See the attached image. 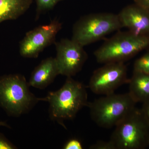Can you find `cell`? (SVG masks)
<instances>
[{"mask_svg":"<svg viewBox=\"0 0 149 149\" xmlns=\"http://www.w3.org/2000/svg\"><path fill=\"white\" fill-rule=\"evenodd\" d=\"M42 101L49 104V116L65 128L64 121L72 120L78 112L88 105V94L83 83L67 77L60 89L48 93Z\"/></svg>","mask_w":149,"mask_h":149,"instance_id":"obj_1","label":"cell"},{"mask_svg":"<svg viewBox=\"0 0 149 149\" xmlns=\"http://www.w3.org/2000/svg\"><path fill=\"white\" fill-rule=\"evenodd\" d=\"M23 75L10 74L0 77V106L10 116L19 117L28 113L42 98L36 97L29 90Z\"/></svg>","mask_w":149,"mask_h":149,"instance_id":"obj_2","label":"cell"},{"mask_svg":"<svg viewBox=\"0 0 149 149\" xmlns=\"http://www.w3.org/2000/svg\"><path fill=\"white\" fill-rule=\"evenodd\" d=\"M137 103L129 93H112L88 103L92 120L100 127H115L136 107Z\"/></svg>","mask_w":149,"mask_h":149,"instance_id":"obj_3","label":"cell"},{"mask_svg":"<svg viewBox=\"0 0 149 149\" xmlns=\"http://www.w3.org/2000/svg\"><path fill=\"white\" fill-rule=\"evenodd\" d=\"M148 47L149 36L136 35L130 31L119 32L106 40L94 55L99 63L124 62Z\"/></svg>","mask_w":149,"mask_h":149,"instance_id":"obj_4","label":"cell"},{"mask_svg":"<svg viewBox=\"0 0 149 149\" xmlns=\"http://www.w3.org/2000/svg\"><path fill=\"white\" fill-rule=\"evenodd\" d=\"M121 28L118 14H90L80 17L74 23L71 39L84 47L102 40Z\"/></svg>","mask_w":149,"mask_h":149,"instance_id":"obj_5","label":"cell"},{"mask_svg":"<svg viewBox=\"0 0 149 149\" xmlns=\"http://www.w3.org/2000/svg\"><path fill=\"white\" fill-rule=\"evenodd\" d=\"M149 139V125L136 107L116 125L110 140L116 149H143Z\"/></svg>","mask_w":149,"mask_h":149,"instance_id":"obj_6","label":"cell"},{"mask_svg":"<svg viewBox=\"0 0 149 149\" xmlns=\"http://www.w3.org/2000/svg\"><path fill=\"white\" fill-rule=\"evenodd\" d=\"M129 79L124 62L109 63L93 72L88 86L95 94L106 95L114 93L121 85L128 84Z\"/></svg>","mask_w":149,"mask_h":149,"instance_id":"obj_7","label":"cell"},{"mask_svg":"<svg viewBox=\"0 0 149 149\" xmlns=\"http://www.w3.org/2000/svg\"><path fill=\"white\" fill-rule=\"evenodd\" d=\"M62 27L61 22L55 19L49 24L27 32L19 42L20 55L26 58H37L46 47L55 43L56 36Z\"/></svg>","mask_w":149,"mask_h":149,"instance_id":"obj_8","label":"cell"},{"mask_svg":"<svg viewBox=\"0 0 149 149\" xmlns=\"http://www.w3.org/2000/svg\"><path fill=\"white\" fill-rule=\"evenodd\" d=\"M54 44L60 74L72 77L81 71L88 58L84 47L72 39H62Z\"/></svg>","mask_w":149,"mask_h":149,"instance_id":"obj_9","label":"cell"},{"mask_svg":"<svg viewBox=\"0 0 149 149\" xmlns=\"http://www.w3.org/2000/svg\"><path fill=\"white\" fill-rule=\"evenodd\" d=\"M122 27L138 35L149 36V12L135 4L126 6L118 14Z\"/></svg>","mask_w":149,"mask_h":149,"instance_id":"obj_10","label":"cell"},{"mask_svg":"<svg viewBox=\"0 0 149 149\" xmlns=\"http://www.w3.org/2000/svg\"><path fill=\"white\" fill-rule=\"evenodd\" d=\"M59 74L55 58H47L42 61L33 70L28 83L30 86L42 90L52 84Z\"/></svg>","mask_w":149,"mask_h":149,"instance_id":"obj_11","label":"cell"},{"mask_svg":"<svg viewBox=\"0 0 149 149\" xmlns=\"http://www.w3.org/2000/svg\"><path fill=\"white\" fill-rule=\"evenodd\" d=\"M128 84V93L136 102H149V74L133 71Z\"/></svg>","mask_w":149,"mask_h":149,"instance_id":"obj_12","label":"cell"},{"mask_svg":"<svg viewBox=\"0 0 149 149\" xmlns=\"http://www.w3.org/2000/svg\"><path fill=\"white\" fill-rule=\"evenodd\" d=\"M34 0H0V24L15 20L24 14Z\"/></svg>","mask_w":149,"mask_h":149,"instance_id":"obj_13","label":"cell"},{"mask_svg":"<svg viewBox=\"0 0 149 149\" xmlns=\"http://www.w3.org/2000/svg\"><path fill=\"white\" fill-rule=\"evenodd\" d=\"M36 4L35 19L39 18L43 13L52 9L56 5L63 0H35Z\"/></svg>","mask_w":149,"mask_h":149,"instance_id":"obj_14","label":"cell"},{"mask_svg":"<svg viewBox=\"0 0 149 149\" xmlns=\"http://www.w3.org/2000/svg\"><path fill=\"white\" fill-rule=\"evenodd\" d=\"M133 71L149 74V52L136 60Z\"/></svg>","mask_w":149,"mask_h":149,"instance_id":"obj_15","label":"cell"},{"mask_svg":"<svg viewBox=\"0 0 149 149\" xmlns=\"http://www.w3.org/2000/svg\"><path fill=\"white\" fill-rule=\"evenodd\" d=\"M90 149H116L114 144L111 141H99L90 146Z\"/></svg>","mask_w":149,"mask_h":149,"instance_id":"obj_16","label":"cell"},{"mask_svg":"<svg viewBox=\"0 0 149 149\" xmlns=\"http://www.w3.org/2000/svg\"><path fill=\"white\" fill-rule=\"evenodd\" d=\"M64 149H82L83 145L81 142L77 139H72L70 140L65 144L63 147Z\"/></svg>","mask_w":149,"mask_h":149,"instance_id":"obj_17","label":"cell"},{"mask_svg":"<svg viewBox=\"0 0 149 149\" xmlns=\"http://www.w3.org/2000/svg\"><path fill=\"white\" fill-rule=\"evenodd\" d=\"M17 147L6 138L3 135L0 133V149H15Z\"/></svg>","mask_w":149,"mask_h":149,"instance_id":"obj_18","label":"cell"},{"mask_svg":"<svg viewBox=\"0 0 149 149\" xmlns=\"http://www.w3.org/2000/svg\"><path fill=\"white\" fill-rule=\"evenodd\" d=\"M140 110L144 118L149 125V102L143 103Z\"/></svg>","mask_w":149,"mask_h":149,"instance_id":"obj_19","label":"cell"},{"mask_svg":"<svg viewBox=\"0 0 149 149\" xmlns=\"http://www.w3.org/2000/svg\"><path fill=\"white\" fill-rule=\"evenodd\" d=\"M136 4L149 12V0H134Z\"/></svg>","mask_w":149,"mask_h":149,"instance_id":"obj_20","label":"cell"},{"mask_svg":"<svg viewBox=\"0 0 149 149\" xmlns=\"http://www.w3.org/2000/svg\"><path fill=\"white\" fill-rule=\"evenodd\" d=\"M0 126H5V127H8V128H10L9 125L7 124L6 122H2V121H0Z\"/></svg>","mask_w":149,"mask_h":149,"instance_id":"obj_21","label":"cell"},{"mask_svg":"<svg viewBox=\"0 0 149 149\" xmlns=\"http://www.w3.org/2000/svg\"><path fill=\"white\" fill-rule=\"evenodd\" d=\"M148 144H149V141H148Z\"/></svg>","mask_w":149,"mask_h":149,"instance_id":"obj_22","label":"cell"}]
</instances>
